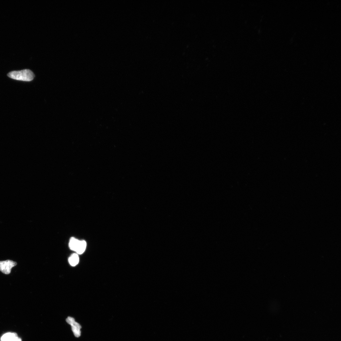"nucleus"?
<instances>
[{"instance_id": "nucleus-1", "label": "nucleus", "mask_w": 341, "mask_h": 341, "mask_svg": "<svg viewBox=\"0 0 341 341\" xmlns=\"http://www.w3.org/2000/svg\"><path fill=\"white\" fill-rule=\"evenodd\" d=\"M7 76L16 80L27 82L32 81L35 77L33 72L29 69L12 71L9 72Z\"/></svg>"}, {"instance_id": "nucleus-2", "label": "nucleus", "mask_w": 341, "mask_h": 341, "mask_svg": "<svg viewBox=\"0 0 341 341\" xmlns=\"http://www.w3.org/2000/svg\"><path fill=\"white\" fill-rule=\"evenodd\" d=\"M17 265V263L12 260L0 261V271L4 274L10 273L12 269Z\"/></svg>"}, {"instance_id": "nucleus-3", "label": "nucleus", "mask_w": 341, "mask_h": 341, "mask_svg": "<svg viewBox=\"0 0 341 341\" xmlns=\"http://www.w3.org/2000/svg\"><path fill=\"white\" fill-rule=\"evenodd\" d=\"M71 325L72 326V330L75 336L76 337H79L81 334L80 329L82 327L81 325L75 321Z\"/></svg>"}, {"instance_id": "nucleus-4", "label": "nucleus", "mask_w": 341, "mask_h": 341, "mask_svg": "<svg viewBox=\"0 0 341 341\" xmlns=\"http://www.w3.org/2000/svg\"><path fill=\"white\" fill-rule=\"evenodd\" d=\"M86 241L83 240L80 241L75 251L77 254H82L86 250Z\"/></svg>"}, {"instance_id": "nucleus-5", "label": "nucleus", "mask_w": 341, "mask_h": 341, "mask_svg": "<svg viewBox=\"0 0 341 341\" xmlns=\"http://www.w3.org/2000/svg\"><path fill=\"white\" fill-rule=\"evenodd\" d=\"M17 337L16 333H8L2 336L1 340V341H11Z\"/></svg>"}, {"instance_id": "nucleus-6", "label": "nucleus", "mask_w": 341, "mask_h": 341, "mask_svg": "<svg viewBox=\"0 0 341 341\" xmlns=\"http://www.w3.org/2000/svg\"><path fill=\"white\" fill-rule=\"evenodd\" d=\"M79 261L78 255L76 253L72 255L68 259L70 264L72 266H76L78 264Z\"/></svg>"}, {"instance_id": "nucleus-7", "label": "nucleus", "mask_w": 341, "mask_h": 341, "mask_svg": "<svg viewBox=\"0 0 341 341\" xmlns=\"http://www.w3.org/2000/svg\"><path fill=\"white\" fill-rule=\"evenodd\" d=\"M79 241V240L74 237L71 238L70 240L69 243V246L70 249L72 250L75 251Z\"/></svg>"}, {"instance_id": "nucleus-8", "label": "nucleus", "mask_w": 341, "mask_h": 341, "mask_svg": "<svg viewBox=\"0 0 341 341\" xmlns=\"http://www.w3.org/2000/svg\"><path fill=\"white\" fill-rule=\"evenodd\" d=\"M66 321L70 325L75 321L74 319L71 317L69 316L66 319Z\"/></svg>"}, {"instance_id": "nucleus-9", "label": "nucleus", "mask_w": 341, "mask_h": 341, "mask_svg": "<svg viewBox=\"0 0 341 341\" xmlns=\"http://www.w3.org/2000/svg\"><path fill=\"white\" fill-rule=\"evenodd\" d=\"M11 341H22V339L17 337Z\"/></svg>"}]
</instances>
